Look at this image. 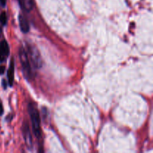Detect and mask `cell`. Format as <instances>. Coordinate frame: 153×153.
<instances>
[{
  "label": "cell",
  "mask_w": 153,
  "mask_h": 153,
  "mask_svg": "<svg viewBox=\"0 0 153 153\" xmlns=\"http://www.w3.org/2000/svg\"><path fill=\"white\" fill-rule=\"evenodd\" d=\"M28 111H29V115L31 117L33 132L36 137L40 138L41 137V129H40V119L38 111L34 107V105L30 104L28 105Z\"/></svg>",
  "instance_id": "1"
},
{
  "label": "cell",
  "mask_w": 153,
  "mask_h": 153,
  "mask_svg": "<svg viewBox=\"0 0 153 153\" xmlns=\"http://www.w3.org/2000/svg\"><path fill=\"white\" fill-rule=\"evenodd\" d=\"M27 50H28L27 55L29 57V60L33 67L36 69L41 68L43 66V60L37 48L34 45L28 44L27 46Z\"/></svg>",
  "instance_id": "2"
},
{
  "label": "cell",
  "mask_w": 153,
  "mask_h": 153,
  "mask_svg": "<svg viewBox=\"0 0 153 153\" xmlns=\"http://www.w3.org/2000/svg\"><path fill=\"white\" fill-rule=\"evenodd\" d=\"M19 56L20 60L21 65L22 67V71H23L24 76L27 79H30L32 76V72H31V65H30L29 59L27 55V52H25V49L22 46H20L19 49Z\"/></svg>",
  "instance_id": "3"
},
{
  "label": "cell",
  "mask_w": 153,
  "mask_h": 153,
  "mask_svg": "<svg viewBox=\"0 0 153 153\" xmlns=\"http://www.w3.org/2000/svg\"><path fill=\"white\" fill-rule=\"evenodd\" d=\"M22 134L24 135V139H25L27 146L29 149H31V147H32V136L31 134L28 125L26 123H25L23 126H22Z\"/></svg>",
  "instance_id": "4"
},
{
  "label": "cell",
  "mask_w": 153,
  "mask_h": 153,
  "mask_svg": "<svg viewBox=\"0 0 153 153\" xmlns=\"http://www.w3.org/2000/svg\"><path fill=\"white\" fill-rule=\"evenodd\" d=\"M9 55V46L5 40L0 43V61H3Z\"/></svg>",
  "instance_id": "5"
},
{
  "label": "cell",
  "mask_w": 153,
  "mask_h": 153,
  "mask_svg": "<svg viewBox=\"0 0 153 153\" xmlns=\"http://www.w3.org/2000/svg\"><path fill=\"white\" fill-rule=\"evenodd\" d=\"M19 23L20 26L21 31L24 33H27L29 31V25L27 19L24 17L22 15H19Z\"/></svg>",
  "instance_id": "6"
},
{
  "label": "cell",
  "mask_w": 153,
  "mask_h": 153,
  "mask_svg": "<svg viewBox=\"0 0 153 153\" xmlns=\"http://www.w3.org/2000/svg\"><path fill=\"white\" fill-rule=\"evenodd\" d=\"M7 79H8V84L10 86L13 85V79H14V62L12 59L10 61V67H9L8 71H7Z\"/></svg>",
  "instance_id": "7"
},
{
  "label": "cell",
  "mask_w": 153,
  "mask_h": 153,
  "mask_svg": "<svg viewBox=\"0 0 153 153\" xmlns=\"http://www.w3.org/2000/svg\"><path fill=\"white\" fill-rule=\"evenodd\" d=\"M20 6L26 11H30L33 8V0H18Z\"/></svg>",
  "instance_id": "8"
},
{
  "label": "cell",
  "mask_w": 153,
  "mask_h": 153,
  "mask_svg": "<svg viewBox=\"0 0 153 153\" xmlns=\"http://www.w3.org/2000/svg\"><path fill=\"white\" fill-rule=\"evenodd\" d=\"M0 22L2 25H5L7 22V16H6L5 12H2L0 15Z\"/></svg>",
  "instance_id": "9"
},
{
  "label": "cell",
  "mask_w": 153,
  "mask_h": 153,
  "mask_svg": "<svg viewBox=\"0 0 153 153\" xmlns=\"http://www.w3.org/2000/svg\"><path fill=\"white\" fill-rule=\"evenodd\" d=\"M4 67L3 66H0V74H3L4 73Z\"/></svg>",
  "instance_id": "10"
},
{
  "label": "cell",
  "mask_w": 153,
  "mask_h": 153,
  "mask_svg": "<svg viewBox=\"0 0 153 153\" xmlns=\"http://www.w3.org/2000/svg\"><path fill=\"white\" fill-rule=\"evenodd\" d=\"M3 113V108H2V105H1V102H0V115L2 114Z\"/></svg>",
  "instance_id": "11"
},
{
  "label": "cell",
  "mask_w": 153,
  "mask_h": 153,
  "mask_svg": "<svg viewBox=\"0 0 153 153\" xmlns=\"http://www.w3.org/2000/svg\"><path fill=\"white\" fill-rule=\"evenodd\" d=\"M0 2H1V4L4 6L6 3V0H0Z\"/></svg>",
  "instance_id": "12"
},
{
  "label": "cell",
  "mask_w": 153,
  "mask_h": 153,
  "mask_svg": "<svg viewBox=\"0 0 153 153\" xmlns=\"http://www.w3.org/2000/svg\"><path fill=\"white\" fill-rule=\"evenodd\" d=\"M3 86H4V88H6V83H5V81L3 80Z\"/></svg>",
  "instance_id": "13"
}]
</instances>
